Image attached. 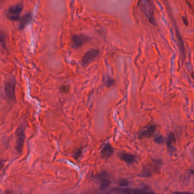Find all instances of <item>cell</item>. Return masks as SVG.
I'll return each instance as SVG.
<instances>
[{"label":"cell","mask_w":194,"mask_h":194,"mask_svg":"<svg viewBox=\"0 0 194 194\" xmlns=\"http://www.w3.org/2000/svg\"><path fill=\"white\" fill-rule=\"evenodd\" d=\"M23 5L22 3H18L10 7L7 13V16L12 21H16L20 19V14L22 12Z\"/></svg>","instance_id":"6da1fadb"},{"label":"cell","mask_w":194,"mask_h":194,"mask_svg":"<svg viewBox=\"0 0 194 194\" xmlns=\"http://www.w3.org/2000/svg\"><path fill=\"white\" fill-rule=\"evenodd\" d=\"M113 192L120 194H144L153 193L152 189L148 186H146L140 188H120L115 189Z\"/></svg>","instance_id":"7a4b0ae2"},{"label":"cell","mask_w":194,"mask_h":194,"mask_svg":"<svg viewBox=\"0 0 194 194\" xmlns=\"http://www.w3.org/2000/svg\"><path fill=\"white\" fill-rule=\"evenodd\" d=\"M90 40L89 36L82 34H75L72 36V45L75 49H79L87 43Z\"/></svg>","instance_id":"3957f363"},{"label":"cell","mask_w":194,"mask_h":194,"mask_svg":"<svg viewBox=\"0 0 194 194\" xmlns=\"http://www.w3.org/2000/svg\"><path fill=\"white\" fill-rule=\"evenodd\" d=\"M15 84L16 80L12 78L7 81L5 84L4 91L7 97L11 100H15Z\"/></svg>","instance_id":"277c9868"},{"label":"cell","mask_w":194,"mask_h":194,"mask_svg":"<svg viewBox=\"0 0 194 194\" xmlns=\"http://www.w3.org/2000/svg\"><path fill=\"white\" fill-rule=\"evenodd\" d=\"M99 54V50L98 49H91L87 51L81 60L83 66H86L92 62Z\"/></svg>","instance_id":"5b68a950"},{"label":"cell","mask_w":194,"mask_h":194,"mask_svg":"<svg viewBox=\"0 0 194 194\" xmlns=\"http://www.w3.org/2000/svg\"><path fill=\"white\" fill-rule=\"evenodd\" d=\"M16 137H17V143H16V150L21 153L23 150V147L25 140V135L22 128H19L16 130Z\"/></svg>","instance_id":"8992f818"},{"label":"cell","mask_w":194,"mask_h":194,"mask_svg":"<svg viewBox=\"0 0 194 194\" xmlns=\"http://www.w3.org/2000/svg\"><path fill=\"white\" fill-rule=\"evenodd\" d=\"M157 128V126L155 124H150L146 128L141 132L139 135V138L140 139L143 138H150L152 137L155 134V130Z\"/></svg>","instance_id":"52a82bcc"},{"label":"cell","mask_w":194,"mask_h":194,"mask_svg":"<svg viewBox=\"0 0 194 194\" xmlns=\"http://www.w3.org/2000/svg\"><path fill=\"white\" fill-rule=\"evenodd\" d=\"M176 142V137L174 133L171 132L168 135V140L166 141V145L168 150L170 153H174L176 151V149L175 148L174 145Z\"/></svg>","instance_id":"ba28073f"},{"label":"cell","mask_w":194,"mask_h":194,"mask_svg":"<svg viewBox=\"0 0 194 194\" xmlns=\"http://www.w3.org/2000/svg\"><path fill=\"white\" fill-rule=\"evenodd\" d=\"M98 177L101 179V183H100V190L102 191H105L108 188L110 187L111 184V181L108 178L107 174L105 173H102Z\"/></svg>","instance_id":"9c48e42d"},{"label":"cell","mask_w":194,"mask_h":194,"mask_svg":"<svg viewBox=\"0 0 194 194\" xmlns=\"http://www.w3.org/2000/svg\"><path fill=\"white\" fill-rule=\"evenodd\" d=\"M113 153V149L111 144H109L104 147L102 152H101V157L103 159H107L110 158Z\"/></svg>","instance_id":"30bf717a"},{"label":"cell","mask_w":194,"mask_h":194,"mask_svg":"<svg viewBox=\"0 0 194 194\" xmlns=\"http://www.w3.org/2000/svg\"><path fill=\"white\" fill-rule=\"evenodd\" d=\"M32 20V14L31 13H27L25 14L20 19V24H19V29L21 30H23L25 28V27L31 22Z\"/></svg>","instance_id":"8fae6325"},{"label":"cell","mask_w":194,"mask_h":194,"mask_svg":"<svg viewBox=\"0 0 194 194\" xmlns=\"http://www.w3.org/2000/svg\"><path fill=\"white\" fill-rule=\"evenodd\" d=\"M119 158L122 161L129 164H133L136 160L135 155L128 153H122L120 155Z\"/></svg>","instance_id":"7c38bea8"},{"label":"cell","mask_w":194,"mask_h":194,"mask_svg":"<svg viewBox=\"0 0 194 194\" xmlns=\"http://www.w3.org/2000/svg\"><path fill=\"white\" fill-rule=\"evenodd\" d=\"M152 173L153 172L149 166L144 167V169L142 170V172L139 175V177H143V178H150L152 176Z\"/></svg>","instance_id":"4fadbf2b"},{"label":"cell","mask_w":194,"mask_h":194,"mask_svg":"<svg viewBox=\"0 0 194 194\" xmlns=\"http://www.w3.org/2000/svg\"><path fill=\"white\" fill-rule=\"evenodd\" d=\"M7 43V35L5 32L0 30V44L3 46H6Z\"/></svg>","instance_id":"5bb4252c"},{"label":"cell","mask_w":194,"mask_h":194,"mask_svg":"<svg viewBox=\"0 0 194 194\" xmlns=\"http://www.w3.org/2000/svg\"><path fill=\"white\" fill-rule=\"evenodd\" d=\"M165 141V138L162 136V135H157L156 136L155 138H154V142L156 143L157 144H162Z\"/></svg>","instance_id":"9a60e30c"},{"label":"cell","mask_w":194,"mask_h":194,"mask_svg":"<svg viewBox=\"0 0 194 194\" xmlns=\"http://www.w3.org/2000/svg\"><path fill=\"white\" fill-rule=\"evenodd\" d=\"M60 92L64 93H67L69 92V87L68 86L64 85L60 87Z\"/></svg>","instance_id":"2e32d148"},{"label":"cell","mask_w":194,"mask_h":194,"mask_svg":"<svg viewBox=\"0 0 194 194\" xmlns=\"http://www.w3.org/2000/svg\"><path fill=\"white\" fill-rule=\"evenodd\" d=\"M119 184L120 186L124 187V186H127L129 184V182H128V181H127L126 179H123L120 180Z\"/></svg>","instance_id":"e0dca14e"},{"label":"cell","mask_w":194,"mask_h":194,"mask_svg":"<svg viewBox=\"0 0 194 194\" xmlns=\"http://www.w3.org/2000/svg\"><path fill=\"white\" fill-rule=\"evenodd\" d=\"M82 149H78L77 151L75 152V158L76 159H77L80 157L81 155L82 154Z\"/></svg>","instance_id":"ac0fdd59"},{"label":"cell","mask_w":194,"mask_h":194,"mask_svg":"<svg viewBox=\"0 0 194 194\" xmlns=\"http://www.w3.org/2000/svg\"><path fill=\"white\" fill-rule=\"evenodd\" d=\"M114 83H115V80L113 79H108L107 80V83H106V86L109 87H110V86H112L114 84Z\"/></svg>","instance_id":"d6986e66"},{"label":"cell","mask_w":194,"mask_h":194,"mask_svg":"<svg viewBox=\"0 0 194 194\" xmlns=\"http://www.w3.org/2000/svg\"><path fill=\"white\" fill-rule=\"evenodd\" d=\"M190 173H191V174L192 175H194V170H193V169H191V170H190Z\"/></svg>","instance_id":"ffe728a7"}]
</instances>
